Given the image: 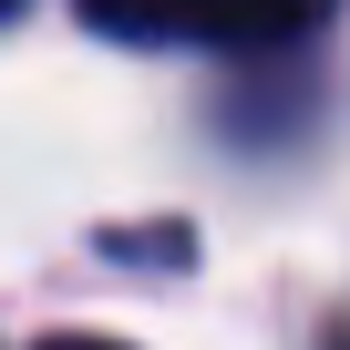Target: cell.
Returning a JSON list of instances; mask_svg holds the SVG:
<instances>
[{"label":"cell","instance_id":"obj_1","mask_svg":"<svg viewBox=\"0 0 350 350\" xmlns=\"http://www.w3.org/2000/svg\"><path fill=\"white\" fill-rule=\"evenodd\" d=\"M83 21L113 42H206V52H268L329 21V0H83Z\"/></svg>","mask_w":350,"mask_h":350},{"label":"cell","instance_id":"obj_4","mask_svg":"<svg viewBox=\"0 0 350 350\" xmlns=\"http://www.w3.org/2000/svg\"><path fill=\"white\" fill-rule=\"evenodd\" d=\"M0 11H11V0H0Z\"/></svg>","mask_w":350,"mask_h":350},{"label":"cell","instance_id":"obj_3","mask_svg":"<svg viewBox=\"0 0 350 350\" xmlns=\"http://www.w3.org/2000/svg\"><path fill=\"white\" fill-rule=\"evenodd\" d=\"M329 350H350V340H329Z\"/></svg>","mask_w":350,"mask_h":350},{"label":"cell","instance_id":"obj_2","mask_svg":"<svg viewBox=\"0 0 350 350\" xmlns=\"http://www.w3.org/2000/svg\"><path fill=\"white\" fill-rule=\"evenodd\" d=\"M42 350H124V340H42Z\"/></svg>","mask_w":350,"mask_h":350}]
</instances>
